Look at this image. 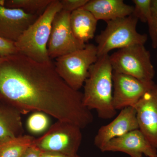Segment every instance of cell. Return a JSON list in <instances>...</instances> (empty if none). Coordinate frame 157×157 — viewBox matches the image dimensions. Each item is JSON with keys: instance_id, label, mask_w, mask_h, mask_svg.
Masks as SVG:
<instances>
[{"instance_id": "8992f818", "label": "cell", "mask_w": 157, "mask_h": 157, "mask_svg": "<svg viewBox=\"0 0 157 157\" xmlns=\"http://www.w3.org/2000/svg\"><path fill=\"white\" fill-rule=\"evenodd\" d=\"M109 58L113 72L142 81H153L155 69L150 52L144 45L137 44L118 49Z\"/></svg>"}, {"instance_id": "7402d4cb", "label": "cell", "mask_w": 157, "mask_h": 157, "mask_svg": "<svg viewBox=\"0 0 157 157\" xmlns=\"http://www.w3.org/2000/svg\"><path fill=\"white\" fill-rule=\"evenodd\" d=\"M18 53L14 42L0 36V56L6 57Z\"/></svg>"}, {"instance_id": "603a6c76", "label": "cell", "mask_w": 157, "mask_h": 157, "mask_svg": "<svg viewBox=\"0 0 157 157\" xmlns=\"http://www.w3.org/2000/svg\"><path fill=\"white\" fill-rule=\"evenodd\" d=\"M62 10L72 13L73 11L83 8L89 0H61Z\"/></svg>"}, {"instance_id": "4fadbf2b", "label": "cell", "mask_w": 157, "mask_h": 157, "mask_svg": "<svg viewBox=\"0 0 157 157\" xmlns=\"http://www.w3.org/2000/svg\"><path fill=\"white\" fill-rule=\"evenodd\" d=\"M139 129L136 112L133 107H125L109 123L98 130L94 139V144L100 149L110 140Z\"/></svg>"}, {"instance_id": "d6986e66", "label": "cell", "mask_w": 157, "mask_h": 157, "mask_svg": "<svg viewBox=\"0 0 157 157\" xmlns=\"http://www.w3.org/2000/svg\"><path fill=\"white\" fill-rule=\"evenodd\" d=\"M50 121L47 114L36 111L29 117L27 121V128L29 132L35 135L46 132L49 128Z\"/></svg>"}, {"instance_id": "8fae6325", "label": "cell", "mask_w": 157, "mask_h": 157, "mask_svg": "<svg viewBox=\"0 0 157 157\" xmlns=\"http://www.w3.org/2000/svg\"><path fill=\"white\" fill-rule=\"evenodd\" d=\"M102 152H121L131 157H157V149L154 147L139 129L114 138L101 149Z\"/></svg>"}, {"instance_id": "ba28073f", "label": "cell", "mask_w": 157, "mask_h": 157, "mask_svg": "<svg viewBox=\"0 0 157 157\" xmlns=\"http://www.w3.org/2000/svg\"><path fill=\"white\" fill-rule=\"evenodd\" d=\"M70 12L62 10L54 18L47 46L51 59L82 49L86 45L74 36L70 25Z\"/></svg>"}, {"instance_id": "5b68a950", "label": "cell", "mask_w": 157, "mask_h": 157, "mask_svg": "<svg viewBox=\"0 0 157 157\" xmlns=\"http://www.w3.org/2000/svg\"><path fill=\"white\" fill-rule=\"evenodd\" d=\"M98 59L96 45L86 44L82 49L56 59L57 73L68 85L79 91L84 84L92 65Z\"/></svg>"}, {"instance_id": "cb8c5ba5", "label": "cell", "mask_w": 157, "mask_h": 157, "mask_svg": "<svg viewBox=\"0 0 157 157\" xmlns=\"http://www.w3.org/2000/svg\"><path fill=\"white\" fill-rule=\"evenodd\" d=\"M42 151L32 145L25 151L21 157H42Z\"/></svg>"}, {"instance_id": "ac0fdd59", "label": "cell", "mask_w": 157, "mask_h": 157, "mask_svg": "<svg viewBox=\"0 0 157 157\" xmlns=\"http://www.w3.org/2000/svg\"><path fill=\"white\" fill-rule=\"evenodd\" d=\"M52 0H11L4 2V6L9 8L21 9L28 13L40 15Z\"/></svg>"}, {"instance_id": "4316f807", "label": "cell", "mask_w": 157, "mask_h": 157, "mask_svg": "<svg viewBox=\"0 0 157 157\" xmlns=\"http://www.w3.org/2000/svg\"><path fill=\"white\" fill-rule=\"evenodd\" d=\"M1 58H0V60H1Z\"/></svg>"}, {"instance_id": "d4e9b609", "label": "cell", "mask_w": 157, "mask_h": 157, "mask_svg": "<svg viewBox=\"0 0 157 157\" xmlns=\"http://www.w3.org/2000/svg\"><path fill=\"white\" fill-rule=\"evenodd\" d=\"M42 157H81L78 155H71L61 153L53 152H42Z\"/></svg>"}, {"instance_id": "484cf974", "label": "cell", "mask_w": 157, "mask_h": 157, "mask_svg": "<svg viewBox=\"0 0 157 157\" xmlns=\"http://www.w3.org/2000/svg\"><path fill=\"white\" fill-rule=\"evenodd\" d=\"M156 56H157V55H156Z\"/></svg>"}, {"instance_id": "30bf717a", "label": "cell", "mask_w": 157, "mask_h": 157, "mask_svg": "<svg viewBox=\"0 0 157 157\" xmlns=\"http://www.w3.org/2000/svg\"><path fill=\"white\" fill-rule=\"evenodd\" d=\"M133 107L136 110L139 130L157 149V85Z\"/></svg>"}, {"instance_id": "6da1fadb", "label": "cell", "mask_w": 157, "mask_h": 157, "mask_svg": "<svg viewBox=\"0 0 157 157\" xmlns=\"http://www.w3.org/2000/svg\"><path fill=\"white\" fill-rule=\"evenodd\" d=\"M0 60V97L22 114L44 113L81 129L94 121L75 90L58 75L52 62L39 63L19 53Z\"/></svg>"}, {"instance_id": "2e32d148", "label": "cell", "mask_w": 157, "mask_h": 157, "mask_svg": "<svg viewBox=\"0 0 157 157\" xmlns=\"http://www.w3.org/2000/svg\"><path fill=\"white\" fill-rule=\"evenodd\" d=\"M21 114L13 106L8 108L0 106V141L23 135Z\"/></svg>"}, {"instance_id": "277c9868", "label": "cell", "mask_w": 157, "mask_h": 157, "mask_svg": "<svg viewBox=\"0 0 157 157\" xmlns=\"http://www.w3.org/2000/svg\"><path fill=\"white\" fill-rule=\"evenodd\" d=\"M138 20L133 15L107 22L104 30L96 37L98 58L109 55L115 49H121L131 45H144L147 35L137 30Z\"/></svg>"}, {"instance_id": "9c48e42d", "label": "cell", "mask_w": 157, "mask_h": 157, "mask_svg": "<svg viewBox=\"0 0 157 157\" xmlns=\"http://www.w3.org/2000/svg\"><path fill=\"white\" fill-rule=\"evenodd\" d=\"M155 85L153 81H142L133 76L113 72V107L117 110L134 107Z\"/></svg>"}, {"instance_id": "e0dca14e", "label": "cell", "mask_w": 157, "mask_h": 157, "mask_svg": "<svg viewBox=\"0 0 157 157\" xmlns=\"http://www.w3.org/2000/svg\"><path fill=\"white\" fill-rule=\"evenodd\" d=\"M35 137L23 135L0 141V157H21L33 143Z\"/></svg>"}, {"instance_id": "5bb4252c", "label": "cell", "mask_w": 157, "mask_h": 157, "mask_svg": "<svg viewBox=\"0 0 157 157\" xmlns=\"http://www.w3.org/2000/svg\"><path fill=\"white\" fill-rule=\"evenodd\" d=\"M83 9L88 10L98 20L110 21L132 15L134 6L123 0H89Z\"/></svg>"}, {"instance_id": "52a82bcc", "label": "cell", "mask_w": 157, "mask_h": 157, "mask_svg": "<svg viewBox=\"0 0 157 157\" xmlns=\"http://www.w3.org/2000/svg\"><path fill=\"white\" fill-rule=\"evenodd\" d=\"M82 141L81 129L77 126L58 121L33 145L42 152H53L75 155Z\"/></svg>"}, {"instance_id": "44dd1931", "label": "cell", "mask_w": 157, "mask_h": 157, "mask_svg": "<svg viewBox=\"0 0 157 157\" xmlns=\"http://www.w3.org/2000/svg\"><path fill=\"white\" fill-rule=\"evenodd\" d=\"M147 25L152 46L157 48V0H151V17Z\"/></svg>"}, {"instance_id": "7c38bea8", "label": "cell", "mask_w": 157, "mask_h": 157, "mask_svg": "<svg viewBox=\"0 0 157 157\" xmlns=\"http://www.w3.org/2000/svg\"><path fill=\"white\" fill-rule=\"evenodd\" d=\"M39 16L0 2V36L14 43Z\"/></svg>"}, {"instance_id": "9a60e30c", "label": "cell", "mask_w": 157, "mask_h": 157, "mask_svg": "<svg viewBox=\"0 0 157 157\" xmlns=\"http://www.w3.org/2000/svg\"><path fill=\"white\" fill-rule=\"evenodd\" d=\"M98 20L90 12L83 8L70 13V23L75 37L86 44L94 37Z\"/></svg>"}, {"instance_id": "7a4b0ae2", "label": "cell", "mask_w": 157, "mask_h": 157, "mask_svg": "<svg viewBox=\"0 0 157 157\" xmlns=\"http://www.w3.org/2000/svg\"><path fill=\"white\" fill-rule=\"evenodd\" d=\"M113 73L109 55L98 57L83 85V104L90 110L95 109L103 119L112 118L117 113L113 102Z\"/></svg>"}, {"instance_id": "ffe728a7", "label": "cell", "mask_w": 157, "mask_h": 157, "mask_svg": "<svg viewBox=\"0 0 157 157\" xmlns=\"http://www.w3.org/2000/svg\"><path fill=\"white\" fill-rule=\"evenodd\" d=\"M132 15L142 22L148 23L151 17V0H133Z\"/></svg>"}, {"instance_id": "3957f363", "label": "cell", "mask_w": 157, "mask_h": 157, "mask_svg": "<svg viewBox=\"0 0 157 157\" xmlns=\"http://www.w3.org/2000/svg\"><path fill=\"white\" fill-rule=\"evenodd\" d=\"M62 10L60 1L52 0L44 12L14 42L17 53L39 63L51 62L47 49L48 40L54 18Z\"/></svg>"}]
</instances>
